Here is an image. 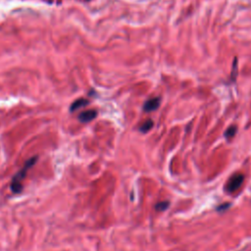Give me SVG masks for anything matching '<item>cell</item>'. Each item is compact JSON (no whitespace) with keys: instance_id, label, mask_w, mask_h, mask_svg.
Masks as SVG:
<instances>
[{"instance_id":"ba28073f","label":"cell","mask_w":251,"mask_h":251,"mask_svg":"<svg viewBox=\"0 0 251 251\" xmlns=\"http://www.w3.org/2000/svg\"><path fill=\"white\" fill-rule=\"evenodd\" d=\"M168 206H169V202H167V201H164V202H160V203H158L156 205V209L158 211H160V210L164 211V210L167 209Z\"/></svg>"},{"instance_id":"6da1fadb","label":"cell","mask_w":251,"mask_h":251,"mask_svg":"<svg viewBox=\"0 0 251 251\" xmlns=\"http://www.w3.org/2000/svg\"><path fill=\"white\" fill-rule=\"evenodd\" d=\"M36 160H37L36 156L29 159V160L26 162V164H25L24 167L22 168V170L19 171L15 176H14L12 182H11V189L13 190L14 193H20L22 191V189H23L22 182L24 181V179L26 178V175H27L28 171H29V169H31L35 164Z\"/></svg>"},{"instance_id":"277c9868","label":"cell","mask_w":251,"mask_h":251,"mask_svg":"<svg viewBox=\"0 0 251 251\" xmlns=\"http://www.w3.org/2000/svg\"><path fill=\"white\" fill-rule=\"evenodd\" d=\"M160 105V99L159 98H152V99L148 100L145 104H144V110L146 112H150L153 110H156Z\"/></svg>"},{"instance_id":"7a4b0ae2","label":"cell","mask_w":251,"mask_h":251,"mask_svg":"<svg viewBox=\"0 0 251 251\" xmlns=\"http://www.w3.org/2000/svg\"><path fill=\"white\" fill-rule=\"evenodd\" d=\"M242 182H243V176L242 175H239V174L235 175L229 181L228 185H227V189L229 192H234L235 190H236L240 186Z\"/></svg>"},{"instance_id":"5b68a950","label":"cell","mask_w":251,"mask_h":251,"mask_svg":"<svg viewBox=\"0 0 251 251\" xmlns=\"http://www.w3.org/2000/svg\"><path fill=\"white\" fill-rule=\"evenodd\" d=\"M88 104V101L86 100V99H79V100H77L75 101L74 103L72 104V106H71V111H75L77 110V108H80V107H83V106H86Z\"/></svg>"},{"instance_id":"8992f818","label":"cell","mask_w":251,"mask_h":251,"mask_svg":"<svg viewBox=\"0 0 251 251\" xmlns=\"http://www.w3.org/2000/svg\"><path fill=\"white\" fill-rule=\"evenodd\" d=\"M152 127H153V122H152V120L149 119L142 124V126L140 127V130L142 133H147L151 130Z\"/></svg>"},{"instance_id":"3957f363","label":"cell","mask_w":251,"mask_h":251,"mask_svg":"<svg viewBox=\"0 0 251 251\" xmlns=\"http://www.w3.org/2000/svg\"><path fill=\"white\" fill-rule=\"evenodd\" d=\"M96 115H97V112L95 110H87V111L83 112L82 114L79 116V119L80 122L87 123V122H90L91 120H93L95 117H96Z\"/></svg>"},{"instance_id":"52a82bcc","label":"cell","mask_w":251,"mask_h":251,"mask_svg":"<svg viewBox=\"0 0 251 251\" xmlns=\"http://www.w3.org/2000/svg\"><path fill=\"white\" fill-rule=\"evenodd\" d=\"M235 133H236V127L232 126V127H229V128L227 130V132H226L225 136H226V137H227L228 139H232V137H234Z\"/></svg>"}]
</instances>
